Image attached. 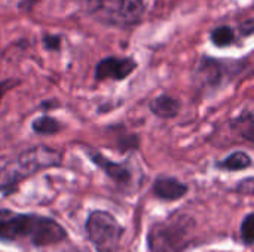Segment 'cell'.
Instances as JSON below:
<instances>
[{
    "mask_svg": "<svg viewBox=\"0 0 254 252\" xmlns=\"http://www.w3.org/2000/svg\"><path fill=\"white\" fill-rule=\"evenodd\" d=\"M65 230L52 218L34 214H16L0 209V239L13 242L27 239L36 247H48L61 242Z\"/></svg>",
    "mask_w": 254,
    "mask_h": 252,
    "instance_id": "6da1fadb",
    "label": "cell"
},
{
    "mask_svg": "<svg viewBox=\"0 0 254 252\" xmlns=\"http://www.w3.org/2000/svg\"><path fill=\"white\" fill-rule=\"evenodd\" d=\"M61 163V153L46 146H36L16 159L9 162L0 171V192L4 195L13 193L18 184L30 175L42 169L58 166Z\"/></svg>",
    "mask_w": 254,
    "mask_h": 252,
    "instance_id": "7a4b0ae2",
    "label": "cell"
},
{
    "mask_svg": "<svg viewBox=\"0 0 254 252\" xmlns=\"http://www.w3.org/2000/svg\"><path fill=\"white\" fill-rule=\"evenodd\" d=\"M195 220L174 214L152 226L147 233V252H185L192 244Z\"/></svg>",
    "mask_w": 254,
    "mask_h": 252,
    "instance_id": "3957f363",
    "label": "cell"
},
{
    "mask_svg": "<svg viewBox=\"0 0 254 252\" xmlns=\"http://www.w3.org/2000/svg\"><path fill=\"white\" fill-rule=\"evenodd\" d=\"M86 232L97 252H118L124 227L106 211H94L86 220Z\"/></svg>",
    "mask_w": 254,
    "mask_h": 252,
    "instance_id": "277c9868",
    "label": "cell"
},
{
    "mask_svg": "<svg viewBox=\"0 0 254 252\" xmlns=\"http://www.w3.org/2000/svg\"><path fill=\"white\" fill-rule=\"evenodd\" d=\"M146 10V0H103L92 15L107 25L131 27L143 19Z\"/></svg>",
    "mask_w": 254,
    "mask_h": 252,
    "instance_id": "5b68a950",
    "label": "cell"
},
{
    "mask_svg": "<svg viewBox=\"0 0 254 252\" xmlns=\"http://www.w3.org/2000/svg\"><path fill=\"white\" fill-rule=\"evenodd\" d=\"M244 68L241 61H223L204 56L195 71L196 82L204 89H217L228 80H232Z\"/></svg>",
    "mask_w": 254,
    "mask_h": 252,
    "instance_id": "8992f818",
    "label": "cell"
},
{
    "mask_svg": "<svg viewBox=\"0 0 254 252\" xmlns=\"http://www.w3.org/2000/svg\"><path fill=\"white\" fill-rule=\"evenodd\" d=\"M137 67V62L132 58H116L109 56L101 59L95 67V79L97 80H124L128 77Z\"/></svg>",
    "mask_w": 254,
    "mask_h": 252,
    "instance_id": "52a82bcc",
    "label": "cell"
},
{
    "mask_svg": "<svg viewBox=\"0 0 254 252\" xmlns=\"http://www.w3.org/2000/svg\"><path fill=\"white\" fill-rule=\"evenodd\" d=\"M89 159L101 171H104L112 180H115L118 183H129L131 181V171L125 165L112 162L104 154H101L98 151H89Z\"/></svg>",
    "mask_w": 254,
    "mask_h": 252,
    "instance_id": "ba28073f",
    "label": "cell"
},
{
    "mask_svg": "<svg viewBox=\"0 0 254 252\" xmlns=\"http://www.w3.org/2000/svg\"><path fill=\"white\" fill-rule=\"evenodd\" d=\"M153 193L162 201H177L188 193V186L176 178H158L153 184Z\"/></svg>",
    "mask_w": 254,
    "mask_h": 252,
    "instance_id": "9c48e42d",
    "label": "cell"
},
{
    "mask_svg": "<svg viewBox=\"0 0 254 252\" xmlns=\"http://www.w3.org/2000/svg\"><path fill=\"white\" fill-rule=\"evenodd\" d=\"M150 110L161 119H171L179 114L180 101L171 95H161L150 102Z\"/></svg>",
    "mask_w": 254,
    "mask_h": 252,
    "instance_id": "30bf717a",
    "label": "cell"
},
{
    "mask_svg": "<svg viewBox=\"0 0 254 252\" xmlns=\"http://www.w3.org/2000/svg\"><path fill=\"white\" fill-rule=\"evenodd\" d=\"M250 165H252V157L244 151H235L219 163L222 169H228V171H243L247 169Z\"/></svg>",
    "mask_w": 254,
    "mask_h": 252,
    "instance_id": "8fae6325",
    "label": "cell"
},
{
    "mask_svg": "<svg viewBox=\"0 0 254 252\" xmlns=\"http://www.w3.org/2000/svg\"><path fill=\"white\" fill-rule=\"evenodd\" d=\"M210 39L216 46L226 48V46H231V45H234L237 42V33L229 25H220V27H216L211 31Z\"/></svg>",
    "mask_w": 254,
    "mask_h": 252,
    "instance_id": "7c38bea8",
    "label": "cell"
},
{
    "mask_svg": "<svg viewBox=\"0 0 254 252\" xmlns=\"http://www.w3.org/2000/svg\"><path fill=\"white\" fill-rule=\"evenodd\" d=\"M31 128L39 135H52V134H57L61 129V125L55 119H52V117L42 116V117H37L33 122Z\"/></svg>",
    "mask_w": 254,
    "mask_h": 252,
    "instance_id": "4fadbf2b",
    "label": "cell"
},
{
    "mask_svg": "<svg viewBox=\"0 0 254 252\" xmlns=\"http://www.w3.org/2000/svg\"><path fill=\"white\" fill-rule=\"evenodd\" d=\"M241 238L246 245L254 242V214H249L241 224Z\"/></svg>",
    "mask_w": 254,
    "mask_h": 252,
    "instance_id": "5bb4252c",
    "label": "cell"
},
{
    "mask_svg": "<svg viewBox=\"0 0 254 252\" xmlns=\"http://www.w3.org/2000/svg\"><path fill=\"white\" fill-rule=\"evenodd\" d=\"M43 45L49 50H58L61 46V37L58 34H45L43 36Z\"/></svg>",
    "mask_w": 254,
    "mask_h": 252,
    "instance_id": "9a60e30c",
    "label": "cell"
},
{
    "mask_svg": "<svg viewBox=\"0 0 254 252\" xmlns=\"http://www.w3.org/2000/svg\"><path fill=\"white\" fill-rule=\"evenodd\" d=\"M73 1L80 4V6H83V7H88L91 12H94L103 3V0H73Z\"/></svg>",
    "mask_w": 254,
    "mask_h": 252,
    "instance_id": "2e32d148",
    "label": "cell"
},
{
    "mask_svg": "<svg viewBox=\"0 0 254 252\" xmlns=\"http://www.w3.org/2000/svg\"><path fill=\"white\" fill-rule=\"evenodd\" d=\"M252 33H253V19H247L241 25V34L243 36H250Z\"/></svg>",
    "mask_w": 254,
    "mask_h": 252,
    "instance_id": "e0dca14e",
    "label": "cell"
},
{
    "mask_svg": "<svg viewBox=\"0 0 254 252\" xmlns=\"http://www.w3.org/2000/svg\"><path fill=\"white\" fill-rule=\"evenodd\" d=\"M15 85L13 80H4V82H0V101H1V97L6 94L7 89H10L12 86Z\"/></svg>",
    "mask_w": 254,
    "mask_h": 252,
    "instance_id": "ac0fdd59",
    "label": "cell"
},
{
    "mask_svg": "<svg viewBox=\"0 0 254 252\" xmlns=\"http://www.w3.org/2000/svg\"><path fill=\"white\" fill-rule=\"evenodd\" d=\"M36 1H37V0H24V1L21 3V6H22V7H27V9H28V7H30V6H33V4H34Z\"/></svg>",
    "mask_w": 254,
    "mask_h": 252,
    "instance_id": "d6986e66",
    "label": "cell"
}]
</instances>
